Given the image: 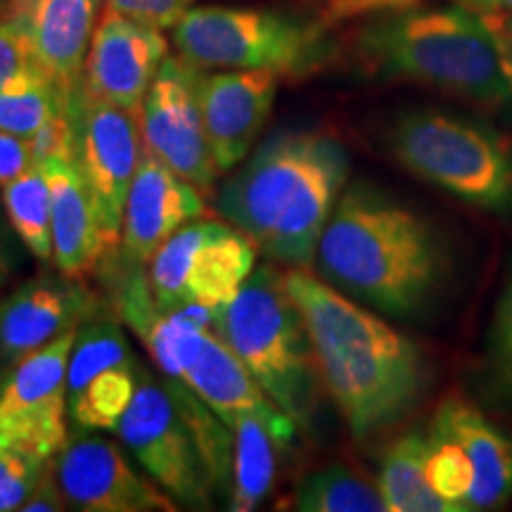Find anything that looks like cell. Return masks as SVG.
Listing matches in <instances>:
<instances>
[{
	"instance_id": "7a4b0ae2",
	"label": "cell",
	"mask_w": 512,
	"mask_h": 512,
	"mask_svg": "<svg viewBox=\"0 0 512 512\" xmlns=\"http://www.w3.org/2000/svg\"><path fill=\"white\" fill-rule=\"evenodd\" d=\"M313 268L384 318L415 320L444 292L451 259L444 238L420 211L356 181L344 188L320 235Z\"/></svg>"
},
{
	"instance_id": "52a82bcc",
	"label": "cell",
	"mask_w": 512,
	"mask_h": 512,
	"mask_svg": "<svg viewBox=\"0 0 512 512\" xmlns=\"http://www.w3.org/2000/svg\"><path fill=\"white\" fill-rule=\"evenodd\" d=\"M171 31L178 55L202 72L268 69L304 79L332 57L328 24L275 10L204 5L190 8Z\"/></svg>"
},
{
	"instance_id": "7402d4cb",
	"label": "cell",
	"mask_w": 512,
	"mask_h": 512,
	"mask_svg": "<svg viewBox=\"0 0 512 512\" xmlns=\"http://www.w3.org/2000/svg\"><path fill=\"white\" fill-rule=\"evenodd\" d=\"M287 448L266 422L254 415H242L233 425V482H230L228 510H256L271 494L278 470V451Z\"/></svg>"
},
{
	"instance_id": "d590c367",
	"label": "cell",
	"mask_w": 512,
	"mask_h": 512,
	"mask_svg": "<svg viewBox=\"0 0 512 512\" xmlns=\"http://www.w3.org/2000/svg\"><path fill=\"white\" fill-rule=\"evenodd\" d=\"M10 233L12 228L8 223V216H5L3 202H0V287L10 283L12 273H15V266H17V249Z\"/></svg>"
},
{
	"instance_id": "cb8c5ba5",
	"label": "cell",
	"mask_w": 512,
	"mask_h": 512,
	"mask_svg": "<svg viewBox=\"0 0 512 512\" xmlns=\"http://www.w3.org/2000/svg\"><path fill=\"white\" fill-rule=\"evenodd\" d=\"M145 370L138 363L114 366L93 375L74 396H69V418L81 430L117 432Z\"/></svg>"
},
{
	"instance_id": "277c9868",
	"label": "cell",
	"mask_w": 512,
	"mask_h": 512,
	"mask_svg": "<svg viewBox=\"0 0 512 512\" xmlns=\"http://www.w3.org/2000/svg\"><path fill=\"white\" fill-rule=\"evenodd\" d=\"M356 50L382 79L486 105L512 102V62L494 17L463 5L380 15L358 31Z\"/></svg>"
},
{
	"instance_id": "d6a6232c",
	"label": "cell",
	"mask_w": 512,
	"mask_h": 512,
	"mask_svg": "<svg viewBox=\"0 0 512 512\" xmlns=\"http://www.w3.org/2000/svg\"><path fill=\"white\" fill-rule=\"evenodd\" d=\"M420 5V0H328L323 10V22L337 24L347 22V19H356L363 15H389V12H401L408 8Z\"/></svg>"
},
{
	"instance_id": "30bf717a",
	"label": "cell",
	"mask_w": 512,
	"mask_h": 512,
	"mask_svg": "<svg viewBox=\"0 0 512 512\" xmlns=\"http://www.w3.org/2000/svg\"><path fill=\"white\" fill-rule=\"evenodd\" d=\"M79 328L24 356L0 387V434L46 460L69 444L67 368Z\"/></svg>"
},
{
	"instance_id": "4316f807",
	"label": "cell",
	"mask_w": 512,
	"mask_h": 512,
	"mask_svg": "<svg viewBox=\"0 0 512 512\" xmlns=\"http://www.w3.org/2000/svg\"><path fill=\"white\" fill-rule=\"evenodd\" d=\"M427 479L432 489L451 505L453 512H470L475 491V465L465 448L453 439L430 430V453H427Z\"/></svg>"
},
{
	"instance_id": "1f68e13d",
	"label": "cell",
	"mask_w": 512,
	"mask_h": 512,
	"mask_svg": "<svg viewBox=\"0 0 512 512\" xmlns=\"http://www.w3.org/2000/svg\"><path fill=\"white\" fill-rule=\"evenodd\" d=\"M121 15L155 29H174L192 8V0H107Z\"/></svg>"
},
{
	"instance_id": "4fadbf2b",
	"label": "cell",
	"mask_w": 512,
	"mask_h": 512,
	"mask_svg": "<svg viewBox=\"0 0 512 512\" xmlns=\"http://www.w3.org/2000/svg\"><path fill=\"white\" fill-rule=\"evenodd\" d=\"M64 498L81 512H174L178 503L136 467L124 448L100 437L69 441L55 458Z\"/></svg>"
},
{
	"instance_id": "f1b7e54d",
	"label": "cell",
	"mask_w": 512,
	"mask_h": 512,
	"mask_svg": "<svg viewBox=\"0 0 512 512\" xmlns=\"http://www.w3.org/2000/svg\"><path fill=\"white\" fill-rule=\"evenodd\" d=\"M486 356H489L491 375H494L498 389L505 394V399L512 401V271L496 299Z\"/></svg>"
},
{
	"instance_id": "9c48e42d",
	"label": "cell",
	"mask_w": 512,
	"mask_h": 512,
	"mask_svg": "<svg viewBox=\"0 0 512 512\" xmlns=\"http://www.w3.org/2000/svg\"><path fill=\"white\" fill-rule=\"evenodd\" d=\"M117 434L133 460L178 503V508L211 510L219 489L204 460L195 430L185 420L164 380L143 375Z\"/></svg>"
},
{
	"instance_id": "d4e9b609",
	"label": "cell",
	"mask_w": 512,
	"mask_h": 512,
	"mask_svg": "<svg viewBox=\"0 0 512 512\" xmlns=\"http://www.w3.org/2000/svg\"><path fill=\"white\" fill-rule=\"evenodd\" d=\"M292 508L299 512H387L380 486L347 465L313 470L294 486Z\"/></svg>"
},
{
	"instance_id": "8992f818",
	"label": "cell",
	"mask_w": 512,
	"mask_h": 512,
	"mask_svg": "<svg viewBox=\"0 0 512 512\" xmlns=\"http://www.w3.org/2000/svg\"><path fill=\"white\" fill-rule=\"evenodd\" d=\"M387 147L408 174L467 207L512 216V145L484 121L415 110L394 121Z\"/></svg>"
},
{
	"instance_id": "836d02e7",
	"label": "cell",
	"mask_w": 512,
	"mask_h": 512,
	"mask_svg": "<svg viewBox=\"0 0 512 512\" xmlns=\"http://www.w3.org/2000/svg\"><path fill=\"white\" fill-rule=\"evenodd\" d=\"M55 458H50L46 467H43L41 477H38V482L34 484V489H31L27 501L19 508L22 512H62L69 508L67 498H64L60 477H57Z\"/></svg>"
},
{
	"instance_id": "484cf974",
	"label": "cell",
	"mask_w": 512,
	"mask_h": 512,
	"mask_svg": "<svg viewBox=\"0 0 512 512\" xmlns=\"http://www.w3.org/2000/svg\"><path fill=\"white\" fill-rule=\"evenodd\" d=\"M76 98H69L38 67L29 69L0 91V128L15 136L31 138L48 121L72 110Z\"/></svg>"
},
{
	"instance_id": "7c38bea8",
	"label": "cell",
	"mask_w": 512,
	"mask_h": 512,
	"mask_svg": "<svg viewBox=\"0 0 512 512\" xmlns=\"http://www.w3.org/2000/svg\"><path fill=\"white\" fill-rule=\"evenodd\" d=\"M143 150L140 117L112 102L95 100L81 88L76 164L95 200L110 256L119 249L126 197Z\"/></svg>"
},
{
	"instance_id": "5bb4252c",
	"label": "cell",
	"mask_w": 512,
	"mask_h": 512,
	"mask_svg": "<svg viewBox=\"0 0 512 512\" xmlns=\"http://www.w3.org/2000/svg\"><path fill=\"white\" fill-rule=\"evenodd\" d=\"M169 57L162 29L121 15L107 5L88 50L83 93L143 117L145 95Z\"/></svg>"
},
{
	"instance_id": "f546056e",
	"label": "cell",
	"mask_w": 512,
	"mask_h": 512,
	"mask_svg": "<svg viewBox=\"0 0 512 512\" xmlns=\"http://www.w3.org/2000/svg\"><path fill=\"white\" fill-rule=\"evenodd\" d=\"M29 145L36 166L55 162V159L76 162V155H79V98L72 110L62 112L60 117L48 121L36 136H31Z\"/></svg>"
},
{
	"instance_id": "3957f363",
	"label": "cell",
	"mask_w": 512,
	"mask_h": 512,
	"mask_svg": "<svg viewBox=\"0 0 512 512\" xmlns=\"http://www.w3.org/2000/svg\"><path fill=\"white\" fill-rule=\"evenodd\" d=\"M349 169L339 138L316 128H280L214 192L216 211L268 261L311 271Z\"/></svg>"
},
{
	"instance_id": "ac0fdd59",
	"label": "cell",
	"mask_w": 512,
	"mask_h": 512,
	"mask_svg": "<svg viewBox=\"0 0 512 512\" xmlns=\"http://www.w3.org/2000/svg\"><path fill=\"white\" fill-rule=\"evenodd\" d=\"M98 10L100 0H12L10 5L29 38L38 69L69 98L83 88Z\"/></svg>"
},
{
	"instance_id": "ba28073f",
	"label": "cell",
	"mask_w": 512,
	"mask_h": 512,
	"mask_svg": "<svg viewBox=\"0 0 512 512\" xmlns=\"http://www.w3.org/2000/svg\"><path fill=\"white\" fill-rule=\"evenodd\" d=\"M259 249L228 221L195 219L176 230L147 266L155 302L164 313L211 320L242 290Z\"/></svg>"
},
{
	"instance_id": "6da1fadb",
	"label": "cell",
	"mask_w": 512,
	"mask_h": 512,
	"mask_svg": "<svg viewBox=\"0 0 512 512\" xmlns=\"http://www.w3.org/2000/svg\"><path fill=\"white\" fill-rule=\"evenodd\" d=\"M283 275L309 330L320 382L351 437L368 441L406 418L430 382L418 344L311 271Z\"/></svg>"
},
{
	"instance_id": "603a6c76",
	"label": "cell",
	"mask_w": 512,
	"mask_h": 512,
	"mask_svg": "<svg viewBox=\"0 0 512 512\" xmlns=\"http://www.w3.org/2000/svg\"><path fill=\"white\" fill-rule=\"evenodd\" d=\"M0 202L24 249L41 264H53V197L46 171L34 164L15 181L0 185Z\"/></svg>"
},
{
	"instance_id": "8d00e7d4",
	"label": "cell",
	"mask_w": 512,
	"mask_h": 512,
	"mask_svg": "<svg viewBox=\"0 0 512 512\" xmlns=\"http://www.w3.org/2000/svg\"><path fill=\"white\" fill-rule=\"evenodd\" d=\"M456 3L482 15H510L512 12V0H456Z\"/></svg>"
},
{
	"instance_id": "5b68a950",
	"label": "cell",
	"mask_w": 512,
	"mask_h": 512,
	"mask_svg": "<svg viewBox=\"0 0 512 512\" xmlns=\"http://www.w3.org/2000/svg\"><path fill=\"white\" fill-rule=\"evenodd\" d=\"M211 330L299 430H313L323 382L302 311L273 261L254 268L242 290L211 320Z\"/></svg>"
},
{
	"instance_id": "9a60e30c",
	"label": "cell",
	"mask_w": 512,
	"mask_h": 512,
	"mask_svg": "<svg viewBox=\"0 0 512 512\" xmlns=\"http://www.w3.org/2000/svg\"><path fill=\"white\" fill-rule=\"evenodd\" d=\"M280 79L283 76L268 69L200 72L197 98L219 174H230L252 155L259 133L273 112Z\"/></svg>"
},
{
	"instance_id": "4dcf8cb0",
	"label": "cell",
	"mask_w": 512,
	"mask_h": 512,
	"mask_svg": "<svg viewBox=\"0 0 512 512\" xmlns=\"http://www.w3.org/2000/svg\"><path fill=\"white\" fill-rule=\"evenodd\" d=\"M36 67L38 64L31 53L29 38L19 19L8 10L5 15H0V91L17 76Z\"/></svg>"
},
{
	"instance_id": "ffe728a7",
	"label": "cell",
	"mask_w": 512,
	"mask_h": 512,
	"mask_svg": "<svg viewBox=\"0 0 512 512\" xmlns=\"http://www.w3.org/2000/svg\"><path fill=\"white\" fill-rule=\"evenodd\" d=\"M434 434L465 448L475 465L470 510H491L512 494V439L460 394H448L434 413Z\"/></svg>"
},
{
	"instance_id": "8fae6325",
	"label": "cell",
	"mask_w": 512,
	"mask_h": 512,
	"mask_svg": "<svg viewBox=\"0 0 512 512\" xmlns=\"http://www.w3.org/2000/svg\"><path fill=\"white\" fill-rule=\"evenodd\" d=\"M200 72L202 69L183 60L181 55L166 57L145 95L140 128L145 147L152 155L162 159L185 181L197 185L204 195L214 197L221 174L211 157L197 98Z\"/></svg>"
},
{
	"instance_id": "e575fe53",
	"label": "cell",
	"mask_w": 512,
	"mask_h": 512,
	"mask_svg": "<svg viewBox=\"0 0 512 512\" xmlns=\"http://www.w3.org/2000/svg\"><path fill=\"white\" fill-rule=\"evenodd\" d=\"M34 166L29 138L15 136L0 128V185L15 181L24 171Z\"/></svg>"
},
{
	"instance_id": "83f0119b",
	"label": "cell",
	"mask_w": 512,
	"mask_h": 512,
	"mask_svg": "<svg viewBox=\"0 0 512 512\" xmlns=\"http://www.w3.org/2000/svg\"><path fill=\"white\" fill-rule=\"evenodd\" d=\"M48 460L0 434V512L19 510Z\"/></svg>"
},
{
	"instance_id": "44dd1931",
	"label": "cell",
	"mask_w": 512,
	"mask_h": 512,
	"mask_svg": "<svg viewBox=\"0 0 512 512\" xmlns=\"http://www.w3.org/2000/svg\"><path fill=\"white\" fill-rule=\"evenodd\" d=\"M430 432L411 430L384 451L377 486L387 512H453L427 479Z\"/></svg>"
},
{
	"instance_id": "2e32d148",
	"label": "cell",
	"mask_w": 512,
	"mask_h": 512,
	"mask_svg": "<svg viewBox=\"0 0 512 512\" xmlns=\"http://www.w3.org/2000/svg\"><path fill=\"white\" fill-rule=\"evenodd\" d=\"M202 216L207 195L145 147L126 197L117 249L121 264L145 268L176 230Z\"/></svg>"
},
{
	"instance_id": "f35d334b",
	"label": "cell",
	"mask_w": 512,
	"mask_h": 512,
	"mask_svg": "<svg viewBox=\"0 0 512 512\" xmlns=\"http://www.w3.org/2000/svg\"><path fill=\"white\" fill-rule=\"evenodd\" d=\"M5 377H8V373H5V370H0V387H3V382H5Z\"/></svg>"
},
{
	"instance_id": "74e56055",
	"label": "cell",
	"mask_w": 512,
	"mask_h": 512,
	"mask_svg": "<svg viewBox=\"0 0 512 512\" xmlns=\"http://www.w3.org/2000/svg\"><path fill=\"white\" fill-rule=\"evenodd\" d=\"M491 17H494L498 31H501L505 50H508V57L512 62V17H508V15H491Z\"/></svg>"
},
{
	"instance_id": "e0dca14e",
	"label": "cell",
	"mask_w": 512,
	"mask_h": 512,
	"mask_svg": "<svg viewBox=\"0 0 512 512\" xmlns=\"http://www.w3.org/2000/svg\"><path fill=\"white\" fill-rule=\"evenodd\" d=\"M95 313L98 297L79 278L60 273L27 280L0 302V363L15 366Z\"/></svg>"
},
{
	"instance_id": "d6986e66",
	"label": "cell",
	"mask_w": 512,
	"mask_h": 512,
	"mask_svg": "<svg viewBox=\"0 0 512 512\" xmlns=\"http://www.w3.org/2000/svg\"><path fill=\"white\" fill-rule=\"evenodd\" d=\"M41 169L53 197V264L67 278L81 280L110 256L95 200L76 162L55 159Z\"/></svg>"
}]
</instances>
